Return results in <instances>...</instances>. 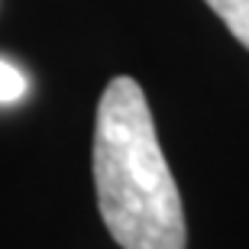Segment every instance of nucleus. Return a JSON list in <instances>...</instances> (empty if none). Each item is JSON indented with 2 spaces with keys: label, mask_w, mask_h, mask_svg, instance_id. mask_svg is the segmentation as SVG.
I'll list each match as a JSON object with an SVG mask.
<instances>
[{
  "label": "nucleus",
  "mask_w": 249,
  "mask_h": 249,
  "mask_svg": "<svg viewBox=\"0 0 249 249\" xmlns=\"http://www.w3.org/2000/svg\"><path fill=\"white\" fill-rule=\"evenodd\" d=\"M97 211L123 249H185V207L159 146L152 110L133 78H113L94 120Z\"/></svg>",
  "instance_id": "nucleus-1"
},
{
  "label": "nucleus",
  "mask_w": 249,
  "mask_h": 249,
  "mask_svg": "<svg viewBox=\"0 0 249 249\" xmlns=\"http://www.w3.org/2000/svg\"><path fill=\"white\" fill-rule=\"evenodd\" d=\"M217 17L227 23L233 36L249 49V0H204Z\"/></svg>",
  "instance_id": "nucleus-2"
},
{
  "label": "nucleus",
  "mask_w": 249,
  "mask_h": 249,
  "mask_svg": "<svg viewBox=\"0 0 249 249\" xmlns=\"http://www.w3.org/2000/svg\"><path fill=\"white\" fill-rule=\"evenodd\" d=\"M29 91V81H26V74L19 71L17 65H10L0 58V104H17L23 101Z\"/></svg>",
  "instance_id": "nucleus-3"
}]
</instances>
